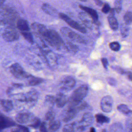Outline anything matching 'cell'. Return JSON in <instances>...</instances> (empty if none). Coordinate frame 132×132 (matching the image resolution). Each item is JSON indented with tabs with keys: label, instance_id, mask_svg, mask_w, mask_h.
Wrapping results in <instances>:
<instances>
[{
	"label": "cell",
	"instance_id": "6da1fadb",
	"mask_svg": "<svg viewBox=\"0 0 132 132\" xmlns=\"http://www.w3.org/2000/svg\"><path fill=\"white\" fill-rule=\"evenodd\" d=\"M35 35L45 41L52 47L59 50L64 45V42L60 35L54 30L47 28L39 23H34L31 25Z\"/></svg>",
	"mask_w": 132,
	"mask_h": 132
},
{
	"label": "cell",
	"instance_id": "7a4b0ae2",
	"mask_svg": "<svg viewBox=\"0 0 132 132\" xmlns=\"http://www.w3.org/2000/svg\"><path fill=\"white\" fill-rule=\"evenodd\" d=\"M88 92V87L87 85H81L72 93L71 97L68 98V106L76 107L83 101Z\"/></svg>",
	"mask_w": 132,
	"mask_h": 132
},
{
	"label": "cell",
	"instance_id": "3957f363",
	"mask_svg": "<svg viewBox=\"0 0 132 132\" xmlns=\"http://www.w3.org/2000/svg\"><path fill=\"white\" fill-rule=\"evenodd\" d=\"M39 96L38 92L36 90L32 89L24 95H22L19 101L21 102L25 103L28 107H32L36 104Z\"/></svg>",
	"mask_w": 132,
	"mask_h": 132
},
{
	"label": "cell",
	"instance_id": "277c9868",
	"mask_svg": "<svg viewBox=\"0 0 132 132\" xmlns=\"http://www.w3.org/2000/svg\"><path fill=\"white\" fill-rule=\"evenodd\" d=\"M60 31L64 36L70 39L72 41L83 44H86L87 43V41L86 38L80 35L73 31L68 27H63L61 28Z\"/></svg>",
	"mask_w": 132,
	"mask_h": 132
},
{
	"label": "cell",
	"instance_id": "5b68a950",
	"mask_svg": "<svg viewBox=\"0 0 132 132\" xmlns=\"http://www.w3.org/2000/svg\"><path fill=\"white\" fill-rule=\"evenodd\" d=\"M10 71L11 74L17 78H27L31 76L30 74L26 72L22 67L18 63L12 64L10 67Z\"/></svg>",
	"mask_w": 132,
	"mask_h": 132
},
{
	"label": "cell",
	"instance_id": "8992f818",
	"mask_svg": "<svg viewBox=\"0 0 132 132\" xmlns=\"http://www.w3.org/2000/svg\"><path fill=\"white\" fill-rule=\"evenodd\" d=\"M59 16L62 20H63L64 22H65L72 28H74L81 33H83V34L86 33L87 30L84 27L80 25L77 22L72 20L71 18H70L67 14L63 13H59Z\"/></svg>",
	"mask_w": 132,
	"mask_h": 132
},
{
	"label": "cell",
	"instance_id": "52a82bcc",
	"mask_svg": "<svg viewBox=\"0 0 132 132\" xmlns=\"http://www.w3.org/2000/svg\"><path fill=\"white\" fill-rule=\"evenodd\" d=\"M4 39L8 42L14 41L19 38V34L17 30L13 26H8L3 34Z\"/></svg>",
	"mask_w": 132,
	"mask_h": 132
},
{
	"label": "cell",
	"instance_id": "ba28073f",
	"mask_svg": "<svg viewBox=\"0 0 132 132\" xmlns=\"http://www.w3.org/2000/svg\"><path fill=\"white\" fill-rule=\"evenodd\" d=\"M76 84V81L71 76H66L60 81V89L64 91H69L74 88Z\"/></svg>",
	"mask_w": 132,
	"mask_h": 132
},
{
	"label": "cell",
	"instance_id": "9c48e42d",
	"mask_svg": "<svg viewBox=\"0 0 132 132\" xmlns=\"http://www.w3.org/2000/svg\"><path fill=\"white\" fill-rule=\"evenodd\" d=\"M79 112L76 107L68 106L62 113V120L64 122H68L74 119Z\"/></svg>",
	"mask_w": 132,
	"mask_h": 132
},
{
	"label": "cell",
	"instance_id": "30bf717a",
	"mask_svg": "<svg viewBox=\"0 0 132 132\" xmlns=\"http://www.w3.org/2000/svg\"><path fill=\"white\" fill-rule=\"evenodd\" d=\"M93 120V117L91 113L89 112L85 113L79 121V125L77 128L78 132H81L86 127L92 124Z\"/></svg>",
	"mask_w": 132,
	"mask_h": 132
},
{
	"label": "cell",
	"instance_id": "8fae6325",
	"mask_svg": "<svg viewBox=\"0 0 132 132\" xmlns=\"http://www.w3.org/2000/svg\"><path fill=\"white\" fill-rule=\"evenodd\" d=\"M113 99L110 95H106L104 96L100 103V107L102 110L105 112H110L112 109Z\"/></svg>",
	"mask_w": 132,
	"mask_h": 132
},
{
	"label": "cell",
	"instance_id": "7c38bea8",
	"mask_svg": "<svg viewBox=\"0 0 132 132\" xmlns=\"http://www.w3.org/2000/svg\"><path fill=\"white\" fill-rule=\"evenodd\" d=\"M34 116L30 112H20L15 117V120L20 124H30L34 119Z\"/></svg>",
	"mask_w": 132,
	"mask_h": 132
},
{
	"label": "cell",
	"instance_id": "4fadbf2b",
	"mask_svg": "<svg viewBox=\"0 0 132 132\" xmlns=\"http://www.w3.org/2000/svg\"><path fill=\"white\" fill-rule=\"evenodd\" d=\"M79 8L84 10L85 12L87 13L92 18L93 24H95L97 25H100V22L98 21V15L97 12L94 9L81 5H79Z\"/></svg>",
	"mask_w": 132,
	"mask_h": 132
},
{
	"label": "cell",
	"instance_id": "5bb4252c",
	"mask_svg": "<svg viewBox=\"0 0 132 132\" xmlns=\"http://www.w3.org/2000/svg\"><path fill=\"white\" fill-rule=\"evenodd\" d=\"M79 18L82 24L88 28H91L93 26V21L92 18L86 12H81L78 14Z\"/></svg>",
	"mask_w": 132,
	"mask_h": 132
},
{
	"label": "cell",
	"instance_id": "9a60e30c",
	"mask_svg": "<svg viewBox=\"0 0 132 132\" xmlns=\"http://www.w3.org/2000/svg\"><path fill=\"white\" fill-rule=\"evenodd\" d=\"M55 103L56 104L57 107L58 108L63 107L68 102V98L67 96L62 93H59L55 97Z\"/></svg>",
	"mask_w": 132,
	"mask_h": 132
},
{
	"label": "cell",
	"instance_id": "2e32d148",
	"mask_svg": "<svg viewBox=\"0 0 132 132\" xmlns=\"http://www.w3.org/2000/svg\"><path fill=\"white\" fill-rule=\"evenodd\" d=\"M114 11L113 9H110V13L108 16V21L110 28L112 30L115 31L118 29L119 27V24L116 18L114 17Z\"/></svg>",
	"mask_w": 132,
	"mask_h": 132
},
{
	"label": "cell",
	"instance_id": "e0dca14e",
	"mask_svg": "<svg viewBox=\"0 0 132 132\" xmlns=\"http://www.w3.org/2000/svg\"><path fill=\"white\" fill-rule=\"evenodd\" d=\"M0 124L2 129H4L10 126H14L15 123L10 119L0 113Z\"/></svg>",
	"mask_w": 132,
	"mask_h": 132
},
{
	"label": "cell",
	"instance_id": "ac0fdd59",
	"mask_svg": "<svg viewBox=\"0 0 132 132\" xmlns=\"http://www.w3.org/2000/svg\"><path fill=\"white\" fill-rule=\"evenodd\" d=\"M16 26L18 29L21 32L29 31V26L28 22L24 19H20L16 23Z\"/></svg>",
	"mask_w": 132,
	"mask_h": 132
},
{
	"label": "cell",
	"instance_id": "d6986e66",
	"mask_svg": "<svg viewBox=\"0 0 132 132\" xmlns=\"http://www.w3.org/2000/svg\"><path fill=\"white\" fill-rule=\"evenodd\" d=\"M0 106L2 109L6 112L11 111L13 108L12 101L9 100H0Z\"/></svg>",
	"mask_w": 132,
	"mask_h": 132
},
{
	"label": "cell",
	"instance_id": "ffe728a7",
	"mask_svg": "<svg viewBox=\"0 0 132 132\" xmlns=\"http://www.w3.org/2000/svg\"><path fill=\"white\" fill-rule=\"evenodd\" d=\"M41 9L45 13L50 15L54 14L57 12V10L55 8L47 3L43 4L41 7Z\"/></svg>",
	"mask_w": 132,
	"mask_h": 132
},
{
	"label": "cell",
	"instance_id": "44dd1931",
	"mask_svg": "<svg viewBox=\"0 0 132 132\" xmlns=\"http://www.w3.org/2000/svg\"><path fill=\"white\" fill-rule=\"evenodd\" d=\"M63 46L67 50V51L73 53H76L79 50V48L76 45L70 41H67L66 43L64 42Z\"/></svg>",
	"mask_w": 132,
	"mask_h": 132
},
{
	"label": "cell",
	"instance_id": "7402d4cb",
	"mask_svg": "<svg viewBox=\"0 0 132 132\" xmlns=\"http://www.w3.org/2000/svg\"><path fill=\"white\" fill-rule=\"evenodd\" d=\"M61 125L60 122L58 120H54L48 124V130H49L51 132H55L57 130H58Z\"/></svg>",
	"mask_w": 132,
	"mask_h": 132
},
{
	"label": "cell",
	"instance_id": "603a6c76",
	"mask_svg": "<svg viewBox=\"0 0 132 132\" xmlns=\"http://www.w3.org/2000/svg\"><path fill=\"white\" fill-rule=\"evenodd\" d=\"M95 118L97 123L100 124L107 123H109L110 121V119L108 117L101 113H98L95 114Z\"/></svg>",
	"mask_w": 132,
	"mask_h": 132
},
{
	"label": "cell",
	"instance_id": "cb8c5ba5",
	"mask_svg": "<svg viewBox=\"0 0 132 132\" xmlns=\"http://www.w3.org/2000/svg\"><path fill=\"white\" fill-rule=\"evenodd\" d=\"M29 78V80L28 82V84L29 85L32 86L38 85L44 81V80L42 78L40 77H34V76H32V75Z\"/></svg>",
	"mask_w": 132,
	"mask_h": 132
},
{
	"label": "cell",
	"instance_id": "d4e9b609",
	"mask_svg": "<svg viewBox=\"0 0 132 132\" xmlns=\"http://www.w3.org/2000/svg\"><path fill=\"white\" fill-rule=\"evenodd\" d=\"M117 109L120 112L125 114H128L131 113V110L128 108V107L125 104H120L117 106Z\"/></svg>",
	"mask_w": 132,
	"mask_h": 132
},
{
	"label": "cell",
	"instance_id": "484cf974",
	"mask_svg": "<svg viewBox=\"0 0 132 132\" xmlns=\"http://www.w3.org/2000/svg\"><path fill=\"white\" fill-rule=\"evenodd\" d=\"M55 97L52 95H47L45 97L44 102L46 105L48 106H52L54 105L55 103Z\"/></svg>",
	"mask_w": 132,
	"mask_h": 132
},
{
	"label": "cell",
	"instance_id": "4316f807",
	"mask_svg": "<svg viewBox=\"0 0 132 132\" xmlns=\"http://www.w3.org/2000/svg\"><path fill=\"white\" fill-rule=\"evenodd\" d=\"M75 123H71L66 124L62 128V132H74L75 130Z\"/></svg>",
	"mask_w": 132,
	"mask_h": 132
},
{
	"label": "cell",
	"instance_id": "83f0119b",
	"mask_svg": "<svg viewBox=\"0 0 132 132\" xmlns=\"http://www.w3.org/2000/svg\"><path fill=\"white\" fill-rule=\"evenodd\" d=\"M124 22L126 25H129L131 24L132 21V13L130 11H127L126 12L123 17Z\"/></svg>",
	"mask_w": 132,
	"mask_h": 132
},
{
	"label": "cell",
	"instance_id": "f1b7e54d",
	"mask_svg": "<svg viewBox=\"0 0 132 132\" xmlns=\"http://www.w3.org/2000/svg\"><path fill=\"white\" fill-rule=\"evenodd\" d=\"M22 35L24 37V38L30 43L32 44L34 43V38L30 32V31H26L24 32H21Z\"/></svg>",
	"mask_w": 132,
	"mask_h": 132
},
{
	"label": "cell",
	"instance_id": "f546056e",
	"mask_svg": "<svg viewBox=\"0 0 132 132\" xmlns=\"http://www.w3.org/2000/svg\"><path fill=\"white\" fill-rule=\"evenodd\" d=\"M109 46L112 51L114 52L119 51L121 48V45L120 43L117 41H113L110 43L109 44Z\"/></svg>",
	"mask_w": 132,
	"mask_h": 132
},
{
	"label": "cell",
	"instance_id": "4dcf8cb0",
	"mask_svg": "<svg viewBox=\"0 0 132 132\" xmlns=\"http://www.w3.org/2000/svg\"><path fill=\"white\" fill-rule=\"evenodd\" d=\"M122 1L120 0H117L114 3V11L117 13H119L122 9Z\"/></svg>",
	"mask_w": 132,
	"mask_h": 132
},
{
	"label": "cell",
	"instance_id": "1f68e13d",
	"mask_svg": "<svg viewBox=\"0 0 132 132\" xmlns=\"http://www.w3.org/2000/svg\"><path fill=\"white\" fill-rule=\"evenodd\" d=\"M55 117V113L53 111H48L45 116V120L49 123L54 121Z\"/></svg>",
	"mask_w": 132,
	"mask_h": 132
},
{
	"label": "cell",
	"instance_id": "d6a6232c",
	"mask_svg": "<svg viewBox=\"0 0 132 132\" xmlns=\"http://www.w3.org/2000/svg\"><path fill=\"white\" fill-rule=\"evenodd\" d=\"M41 123V122L40 121V120L38 118L35 117L32 121L31 122V123L29 124V125L31 127L37 128L39 127Z\"/></svg>",
	"mask_w": 132,
	"mask_h": 132
},
{
	"label": "cell",
	"instance_id": "836d02e7",
	"mask_svg": "<svg viewBox=\"0 0 132 132\" xmlns=\"http://www.w3.org/2000/svg\"><path fill=\"white\" fill-rule=\"evenodd\" d=\"M11 132H29V130L28 128L25 126L18 125L16 127L14 128Z\"/></svg>",
	"mask_w": 132,
	"mask_h": 132
},
{
	"label": "cell",
	"instance_id": "e575fe53",
	"mask_svg": "<svg viewBox=\"0 0 132 132\" xmlns=\"http://www.w3.org/2000/svg\"><path fill=\"white\" fill-rule=\"evenodd\" d=\"M112 69L116 71L117 73H119V74H124V75H126L127 73L128 72L127 71H125V70L122 69L121 68L119 67H118V66H113L112 67Z\"/></svg>",
	"mask_w": 132,
	"mask_h": 132
},
{
	"label": "cell",
	"instance_id": "d590c367",
	"mask_svg": "<svg viewBox=\"0 0 132 132\" xmlns=\"http://www.w3.org/2000/svg\"><path fill=\"white\" fill-rule=\"evenodd\" d=\"M128 32H129V29L126 26H123L121 27V32L123 37H124V38L126 37L128 35Z\"/></svg>",
	"mask_w": 132,
	"mask_h": 132
},
{
	"label": "cell",
	"instance_id": "8d00e7d4",
	"mask_svg": "<svg viewBox=\"0 0 132 132\" xmlns=\"http://www.w3.org/2000/svg\"><path fill=\"white\" fill-rule=\"evenodd\" d=\"M110 7L108 3H105L102 9V12L104 13H108L110 11Z\"/></svg>",
	"mask_w": 132,
	"mask_h": 132
},
{
	"label": "cell",
	"instance_id": "74e56055",
	"mask_svg": "<svg viewBox=\"0 0 132 132\" xmlns=\"http://www.w3.org/2000/svg\"><path fill=\"white\" fill-rule=\"evenodd\" d=\"M107 82L109 85L112 86H116L117 85V81L116 79L112 77H109L107 79Z\"/></svg>",
	"mask_w": 132,
	"mask_h": 132
},
{
	"label": "cell",
	"instance_id": "f35d334b",
	"mask_svg": "<svg viewBox=\"0 0 132 132\" xmlns=\"http://www.w3.org/2000/svg\"><path fill=\"white\" fill-rule=\"evenodd\" d=\"M39 129L40 132H48L45 122H44L41 123L40 125L39 126Z\"/></svg>",
	"mask_w": 132,
	"mask_h": 132
},
{
	"label": "cell",
	"instance_id": "ab89813d",
	"mask_svg": "<svg viewBox=\"0 0 132 132\" xmlns=\"http://www.w3.org/2000/svg\"><path fill=\"white\" fill-rule=\"evenodd\" d=\"M111 129L110 130V132H120V125H118L117 124H115L113 125H112V126L111 127Z\"/></svg>",
	"mask_w": 132,
	"mask_h": 132
},
{
	"label": "cell",
	"instance_id": "60d3db41",
	"mask_svg": "<svg viewBox=\"0 0 132 132\" xmlns=\"http://www.w3.org/2000/svg\"><path fill=\"white\" fill-rule=\"evenodd\" d=\"M101 62L103 65V67L105 69H107L108 65V61L107 58H102L101 59Z\"/></svg>",
	"mask_w": 132,
	"mask_h": 132
},
{
	"label": "cell",
	"instance_id": "b9f144b4",
	"mask_svg": "<svg viewBox=\"0 0 132 132\" xmlns=\"http://www.w3.org/2000/svg\"><path fill=\"white\" fill-rule=\"evenodd\" d=\"M95 2L96 3V4L98 6H101L103 4V2L101 1H100V0H95Z\"/></svg>",
	"mask_w": 132,
	"mask_h": 132
},
{
	"label": "cell",
	"instance_id": "7bdbcfd3",
	"mask_svg": "<svg viewBox=\"0 0 132 132\" xmlns=\"http://www.w3.org/2000/svg\"><path fill=\"white\" fill-rule=\"evenodd\" d=\"M13 86L14 87H15L17 88H21L23 87V85L21 84H13Z\"/></svg>",
	"mask_w": 132,
	"mask_h": 132
},
{
	"label": "cell",
	"instance_id": "ee69618b",
	"mask_svg": "<svg viewBox=\"0 0 132 132\" xmlns=\"http://www.w3.org/2000/svg\"><path fill=\"white\" fill-rule=\"evenodd\" d=\"M126 75L127 76L128 79L129 80H131V72L128 71V72H127V73L126 74Z\"/></svg>",
	"mask_w": 132,
	"mask_h": 132
},
{
	"label": "cell",
	"instance_id": "f6af8a7d",
	"mask_svg": "<svg viewBox=\"0 0 132 132\" xmlns=\"http://www.w3.org/2000/svg\"><path fill=\"white\" fill-rule=\"evenodd\" d=\"M89 132H95V129L94 127H92L90 128V131Z\"/></svg>",
	"mask_w": 132,
	"mask_h": 132
},
{
	"label": "cell",
	"instance_id": "bcb514c9",
	"mask_svg": "<svg viewBox=\"0 0 132 132\" xmlns=\"http://www.w3.org/2000/svg\"><path fill=\"white\" fill-rule=\"evenodd\" d=\"M101 132H106V131H105V130H102Z\"/></svg>",
	"mask_w": 132,
	"mask_h": 132
},
{
	"label": "cell",
	"instance_id": "7dc6e473",
	"mask_svg": "<svg viewBox=\"0 0 132 132\" xmlns=\"http://www.w3.org/2000/svg\"><path fill=\"white\" fill-rule=\"evenodd\" d=\"M1 129H2V127H1V124H0V130H1Z\"/></svg>",
	"mask_w": 132,
	"mask_h": 132
}]
</instances>
